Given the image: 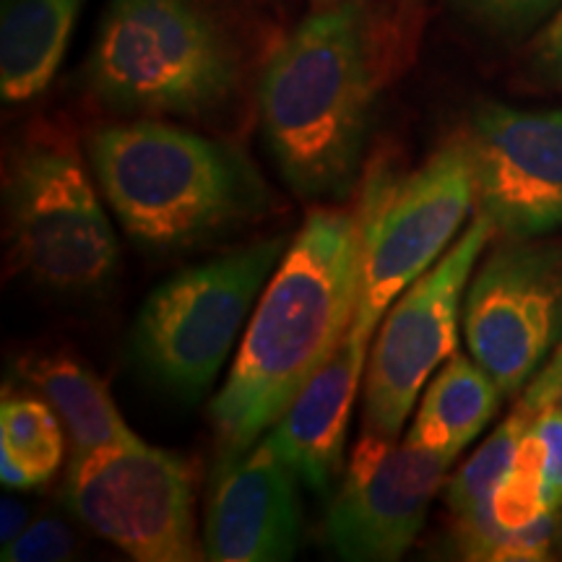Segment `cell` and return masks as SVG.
I'll list each match as a JSON object with an SVG mask.
<instances>
[{"mask_svg":"<svg viewBox=\"0 0 562 562\" xmlns=\"http://www.w3.org/2000/svg\"><path fill=\"white\" fill-rule=\"evenodd\" d=\"M360 292V211L313 209L263 286L211 402L216 467L240 459L347 339Z\"/></svg>","mask_w":562,"mask_h":562,"instance_id":"cell-1","label":"cell"},{"mask_svg":"<svg viewBox=\"0 0 562 562\" xmlns=\"http://www.w3.org/2000/svg\"><path fill=\"white\" fill-rule=\"evenodd\" d=\"M378 97L375 30L364 0L307 16L266 63L258 112L266 149L302 199L355 186Z\"/></svg>","mask_w":562,"mask_h":562,"instance_id":"cell-2","label":"cell"},{"mask_svg":"<svg viewBox=\"0 0 562 562\" xmlns=\"http://www.w3.org/2000/svg\"><path fill=\"white\" fill-rule=\"evenodd\" d=\"M89 161L117 222L149 250L195 248L271 206L243 151L170 123L102 125L89 136Z\"/></svg>","mask_w":562,"mask_h":562,"instance_id":"cell-3","label":"cell"},{"mask_svg":"<svg viewBox=\"0 0 562 562\" xmlns=\"http://www.w3.org/2000/svg\"><path fill=\"white\" fill-rule=\"evenodd\" d=\"M87 81L110 110L199 117L229 100L237 60L199 0H110Z\"/></svg>","mask_w":562,"mask_h":562,"instance_id":"cell-4","label":"cell"},{"mask_svg":"<svg viewBox=\"0 0 562 562\" xmlns=\"http://www.w3.org/2000/svg\"><path fill=\"white\" fill-rule=\"evenodd\" d=\"M286 248V235L266 237L161 281L133 321L131 355L138 370L175 402H199Z\"/></svg>","mask_w":562,"mask_h":562,"instance_id":"cell-5","label":"cell"},{"mask_svg":"<svg viewBox=\"0 0 562 562\" xmlns=\"http://www.w3.org/2000/svg\"><path fill=\"white\" fill-rule=\"evenodd\" d=\"M474 203L472 157L461 136L406 175L375 161L357 209L360 292L351 334L370 341L393 300L446 256Z\"/></svg>","mask_w":562,"mask_h":562,"instance_id":"cell-6","label":"cell"},{"mask_svg":"<svg viewBox=\"0 0 562 562\" xmlns=\"http://www.w3.org/2000/svg\"><path fill=\"white\" fill-rule=\"evenodd\" d=\"M3 203L11 258L32 284L74 297L112 284L121 248L74 146L30 140L13 151Z\"/></svg>","mask_w":562,"mask_h":562,"instance_id":"cell-7","label":"cell"},{"mask_svg":"<svg viewBox=\"0 0 562 562\" xmlns=\"http://www.w3.org/2000/svg\"><path fill=\"white\" fill-rule=\"evenodd\" d=\"M66 503L83 526L138 562L206 558L195 539V490L186 459L144 440L76 451Z\"/></svg>","mask_w":562,"mask_h":562,"instance_id":"cell-8","label":"cell"},{"mask_svg":"<svg viewBox=\"0 0 562 562\" xmlns=\"http://www.w3.org/2000/svg\"><path fill=\"white\" fill-rule=\"evenodd\" d=\"M463 336L505 398L533 381L562 341L560 237H505L484 258L463 302Z\"/></svg>","mask_w":562,"mask_h":562,"instance_id":"cell-9","label":"cell"},{"mask_svg":"<svg viewBox=\"0 0 562 562\" xmlns=\"http://www.w3.org/2000/svg\"><path fill=\"white\" fill-rule=\"evenodd\" d=\"M492 235L476 211L453 248L393 300L368 360L364 432L398 438L422 385L456 355L463 292Z\"/></svg>","mask_w":562,"mask_h":562,"instance_id":"cell-10","label":"cell"},{"mask_svg":"<svg viewBox=\"0 0 562 562\" xmlns=\"http://www.w3.org/2000/svg\"><path fill=\"white\" fill-rule=\"evenodd\" d=\"M451 463L448 453L362 432L323 524L328 550L349 562L402 558L419 537Z\"/></svg>","mask_w":562,"mask_h":562,"instance_id":"cell-11","label":"cell"},{"mask_svg":"<svg viewBox=\"0 0 562 562\" xmlns=\"http://www.w3.org/2000/svg\"><path fill=\"white\" fill-rule=\"evenodd\" d=\"M472 157L476 211L503 237L562 232V110L487 102L461 133Z\"/></svg>","mask_w":562,"mask_h":562,"instance_id":"cell-12","label":"cell"},{"mask_svg":"<svg viewBox=\"0 0 562 562\" xmlns=\"http://www.w3.org/2000/svg\"><path fill=\"white\" fill-rule=\"evenodd\" d=\"M297 476L263 438L216 467L203 524V552L216 562H281L300 547Z\"/></svg>","mask_w":562,"mask_h":562,"instance_id":"cell-13","label":"cell"},{"mask_svg":"<svg viewBox=\"0 0 562 562\" xmlns=\"http://www.w3.org/2000/svg\"><path fill=\"white\" fill-rule=\"evenodd\" d=\"M368 339L347 334L334 357L307 381L266 432L300 484L326 495L341 472L351 406L360 393Z\"/></svg>","mask_w":562,"mask_h":562,"instance_id":"cell-14","label":"cell"},{"mask_svg":"<svg viewBox=\"0 0 562 562\" xmlns=\"http://www.w3.org/2000/svg\"><path fill=\"white\" fill-rule=\"evenodd\" d=\"M87 0H3L0 94L21 104L50 87Z\"/></svg>","mask_w":562,"mask_h":562,"instance_id":"cell-15","label":"cell"},{"mask_svg":"<svg viewBox=\"0 0 562 562\" xmlns=\"http://www.w3.org/2000/svg\"><path fill=\"white\" fill-rule=\"evenodd\" d=\"M16 368L21 378L58 412L74 438L76 451L136 440L128 422L112 402L108 385L79 360L60 351H30L21 357Z\"/></svg>","mask_w":562,"mask_h":562,"instance_id":"cell-16","label":"cell"},{"mask_svg":"<svg viewBox=\"0 0 562 562\" xmlns=\"http://www.w3.org/2000/svg\"><path fill=\"white\" fill-rule=\"evenodd\" d=\"M503 398L490 372L474 357L456 351L427 385L406 440L456 459L490 425Z\"/></svg>","mask_w":562,"mask_h":562,"instance_id":"cell-17","label":"cell"},{"mask_svg":"<svg viewBox=\"0 0 562 562\" xmlns=\"http://www.w3.org/2000/svg\"><path fill=\"white\" fill-rule=\"evenodd\" d=\"M50 404L5 393L0 404V480L32 490L53 480L63 461L60 422Z\"/></svg>","mask_w":562,"mask_h":562,"instance_id":"cell-18","label":"cell"},{"mask_svg":"<svg viewBox=\"0 0 562 562\" xmlns=\"http://www.w3.org/2000/svg\"><path fill=\"white\" fill-rule=\"evenodd\" d=\"M529 425V414L516 409L476 448L472 459L451 476V482L446 484V503L453 518H467L492 510V495H495L497 484H501L513 459H516V451Z\"/></svg>","mask_w":562,"mask_h":562,"instance_id":"cell-19","label":"cell"},{"mask_svg":"<svg viewBox=\"0 0 562 562\" xmlns=\"http://www.w3.org/2000/svg\"><path fill=\"white\" fill-rule=\"evenodd\" d=\"M492 510L505 529H524L544 516V446L539 435L529 430L521 438L516 459L492 495Z\"/></svg>","mask_w":562,"mask_h":562,"instance_id":"cell-20","label":"cell"},{"mask_svg":"<svg viewBox=\"0 0 562 562\" xmlns=\"http://www.w3.org/2000/svg\"><path fill=\"white\" fill-rule=\"evenodd\" d=\"M453 5L482 30L521 37L542 21L552 19L562 0H453Z\"/></svg>","mask_w":562,"mask_h":562,"instance_id":"cell-21","label":"cell"},{"mask_svg":"<svg viewBox=\"0 0 562 562\" xmlns=\"http://www.w3.org/2000/svg\"><path fill=\"white\" fill-rule=\"evenodd\" d=\"M74 533L60 518L45 516L26 526L16 539L3 544L5 562H58L74 558Z\"/></svg>","mask_w":562,"mask_h":562,"instance_id":"cell-22","label":"cell"},{"mask_svg":"<svg viewBox=\"0 0 562 562\" xmlns=\"http://www.w3.org/2000/svg\"><path fill=\"white\" fill-rule=\"evenodd\" d=\"M531 427L544 446V510H562V409L544 406L533 414Z\"/></svg>","mask_w":562,"mask_h":562,"instance_id":"cell-23","label":"cell"},{"mask_svg":"<svg viewBox=\"0 0 562 562\" xmlns=\"http://www.w3.org/2000/svg\"><path fill=\"white\" fill-rule=\"evenodd\" d=\"M531 68L539 79L562 87V5L533 40Z\"/></svg>","mask_w":562,"mask_h":562,"instance_id":"cell-24","label":"cell"},{"mask_svg":"<svg viewBox=\"0 0 562 562\" xmlns=\"http://www.w3.org/2000/svg\"><path fill=\"white\" fill-rule=\"evenodd\" d=\"M560 381H562V341L560 347L554 349L550 362H547L544 368L533 375V381L524 389L521 398H518V409L526 412L533 419V414L542 412L544 406L552 404L554 389H558Z\"/></svg>","mask_w":562,"mask_h":562,"instance_id":"cell-25","label":"cell"},{"mask_svg":"<svg viewBox=\"0 0 562 562\" xmlns=\"http://www.w3.org/2000/svg\"><path fill=\"white\" fill-rule=\"evenodd\" d=\"M26 518H30V505L16 501V497H5L3 513H0V521H3V526H0V539H3V544L13 542L26 529Z\"/></svg>","mask_w":562,"mask_h":562,"instance_id":"cell-26","label":"cell"},{"mask_svg":"<svg viewBox=\"0 0 562 562\" xmlns=\"http://www.w3.org/2000/svg\"><path fill=\"white\" fill-rule=\"evenodd\" d=\"M552 404H558L562 409V381L558 383V389H554V396H552Z\"/></svg>","mask_w":562,"mask_h":562,"instance_id":"cell-27","label":"cell"},{"mask_svg":"<svg viewBox=\"0 0 562 562\" xmlns=\"http://www.w3.org/2000/svg\"><path fill=\"white\" fill-rule=\"evenodd\" d=\"M558 550L562 554V518H560V529H558Z\"/></svg>","mask_w":562,"mask_h":562,"instance_id":"cell-28","label":"cell"},{"mask_svg":"<svg viewBox=\"0 0 562 562\" xmlns=\"http://www.w3.org/2000/svg\"><path fill=\"white\" fill-rule=\"evenodd\" d=\"M315 3H321V5H331V3H336V0H315Z\"/></svg>","mask_w":562,"mask_h":562,"instance_id":"cell-29","label":"cell"}]
</instances>
